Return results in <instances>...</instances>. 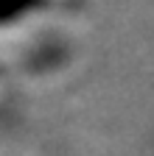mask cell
<instances>
[{"label": "cell", "mask_w": 154, "mask_h": 156, "mask_svg": "<svg viewBox=\"0 0 154 156\" xmlns=\"http://www.w3.org/2000/svg\"><path fill=\"white\" fill-rule=\"evenodd\" d=\"M42 0H0V23L3 20H14L25 11H31L34 6H39Z\"/></svg>", "instance_id": "1"}]
</instances>
